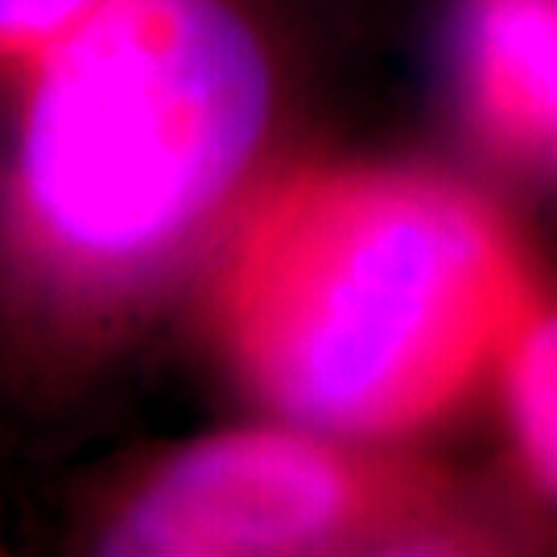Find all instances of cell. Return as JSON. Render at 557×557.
Returning <instances> with one entry per match:
<instances>
[{
  "label": "cell",
  "instance_id": "277c9868",
  "mask_svg": "<svg viewBox=\"0 0 557 557\" xmlns=\"http://www.w3.org/2000/svg\"><path fill=\"white\" fill-rule=\"evenodd\" d=\"M446 100L492 165L557 182V0H455Z\"/></svg>",
  "mask_w": 557,
  "mask_h": 557
},
{
  "label": "cell",
  "instance_id": "8992f818",
  "mask_svg": "<svg viewBox=\"0 0 557 557\" xmlns=\"http://www.w3.org/2000/svg\"><path fill=\"white\" fill-rule=\"evenodd\" d=\"M108 0H0V87L38 71Z\"/></svg>",
  "mask_w": 557,
  "mask_h": 557
},
{
  "label": "cell",
  "instance_id": "3957f363",
  "mask_svg": "<svg viewBox=\"0 0 557 557\" xmlns=\"http://www.w3.org/2000/svg\"><path fill=\"white\" fill-rule=\"evenodd\" d=\"M512 541L446 471L294 421L170 450L91 529V549L112 557L496 554Z\"/></svg>",
  "mask_w": 557,
  "mask_h": 557
},
{
  "label": "cell",
  "instance_id": "5b68a950",
  "mask_svg": "<svg viewBox=\"0 0 557 557\" xmlns=\"http://www.w3.org/2000/svg\"><path fill=\"white\" fill-rule=\"evenodd\" d=\"M499 380L520 458L557 508V310L545 301L517 335Z\"/></svg>",
  "mask_w": 557,
  "mask_h": 557
},
{
  "label": "cell",
  "instance_id": "6da1fadb",
  "mask_svg": "<svg viewBox=\"0 0 557 557\" xmlns=\"http://www.w3.org/2000/svg\"><path fill=\"white\" fill-rule=\"evenodd\" d=\"M0 145V347L112 356L223 239L285 108L244 0H108L21 83Z\"/></svg>",
  "mask_w": 557,
  "mask_h": 557
},
{
  "label": "cell",
  "instance_id": "7a4b0ae2",
  "mask_svg": "<svg viewBox=\"0 0 557 557\" xmlns=\"http://www.w3.org/2000/svg\"><path fill=\"white\" fill-rule=\"evenodd\" d=\"M207 260L239 384L281 421L380 446L462 409L541 310L508 220L421 165L260 182Z\"/></svg>",
  "mask_w": 557,
  "mask_h": 557
}]
</instances>
